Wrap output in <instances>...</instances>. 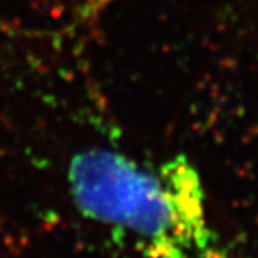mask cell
I'll return each instance as SVG.
<instances>
[{
    "label": "cell",
    "mask_w": 258,
    "mask_h": 258,
    "mask_svg": "<svg viewBox=\"0 0 258 258\" xmlns=\"http://www.w3.org/2000/svg\"><path fill=\"white\" fill-rule=\"evenodd\" d=\"M67 183L82 215L146 258H225L198 169L183 154L148 166L124 153L89 148L72 156Z\"/></svg>",
    "instance_id": "cell-1"
}]
</instances>
